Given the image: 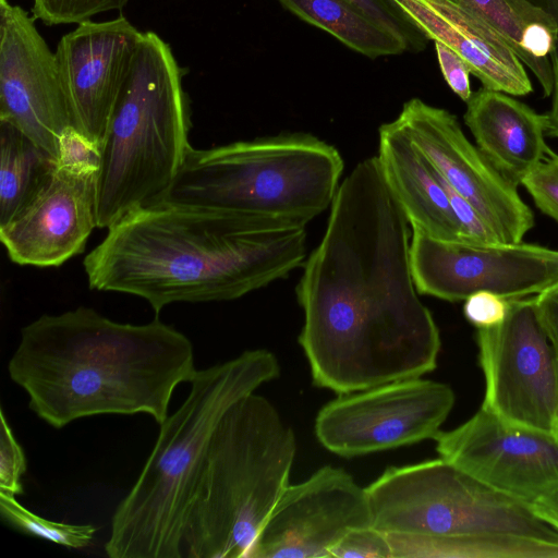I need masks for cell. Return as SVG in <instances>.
Returning a JSON list of instances; mask_svg holds the SVG:
<instances>
[{
    "label": "cell",
    "mask_w": 558,
    "mask_h": 558,
    "mask_svg": "<svg viewBox=\"0 0 558 558\" xmlns=\"http://www.w3.org/2000/svg\"><path fill=\"white\" fill-rule=\"evenodd\" d=\"M409 226L376 156L360 161L296 286L315 386L351 393L436 368L440 335L415 288Z\"/></svg>",
    "instance_id": "1"
},
{
    "label": "cell",
    "mask_w": 558,
    "mask_h": 558,
    "mask_svg": "<svg viewBox=\"0 0 558 558\" xmlns=\"http://www.w3.org/2000/svg\"><path fill=\"white\" fill-rule=\"evenodd\" d=\"M83 260L90 289L136 295L155 313L231 301L287 277L306 256L305 227H270L197 205L160 202L111 225Z\"/></svg>",
    "instance_id": "2"
},
{
    "label": "cell",
    "mask_w": 558,
    "mask_h": 558,
    "mask_svg": "<svg viewBox=\"0 0 558 558\" xmlns=\"http://www.w3.org/2000/svg\"><path fill=\"white\" fill-rule=\"evenodd\" d=\"M191 340L158 317L118 323L80 306L21 329L9 376L53 428L100 414L168 417L174 389L196 373Z\"/></svg>",
    "instance_id": "3"
},
{
    "label": "cell",
    "mask_w": 558,
    "mask_h": 558,
    "mask_svg": "<svg viewBox=\"0 0 558 558\" xmlns=\"http://www.w3.org/2000/svg\"><path fill=\"white\" fill-rule=\"evenodd\" d=\"M279 373L277 357L265 349L196 371L187 397L159 425L142 472L113 512L105 544L109 557L182 558L189 510L219 422Z\"/></svg>",
    "instance_id": "4"
},
{
    "label": "cell",
    "mask_w": 558,
    "mask_h": 558,
    "mask_svg": "<svg viewBox=\"0 0 558 558\" xmlns=\"http://www.w3.org/2000/svg\"><path fill=\"white\" fill-rule=\"evenodd\" d=\"M295 436L272 403L250 393L219 422L196 483L182 558H248L290 485Z\"/></svg>",
    "instance_id": "5"
},
{
    "label": "cell",
    "mask_w": 558,
    "mask_h": 558,
    "mask_svg": "<svg viewBox=\"0 0 558 558\" xmlns=\"http://www.w3.org/2000/svg\"><path fill=\"white\" fill-rule=\"evenodd\" d=\"M343 166L336 147L306 133L191 147L163 202L270 227H305L331 206Z\"/></svg>",
    "instance_id": "6"
},
{
    "label": "cell",
    "mask_w": 558,
    "mask_h": 558,
    "mask_svg": "<svg viewBox=\"0 0 558 558\" xmlns=\"http://www.w3.org/2000/svg\"><path fill=\"white\" fill-rule=\"evenodd\" d=\"M183 69L156 33H143L101 147L98 228L163 202L191 149Z\"/></svg>",
    "instance_id": "7"
},
{
    "label": "cell",
    "mask_w": 558,
    "mask_h": 558,
    "mask_svg": "<svg viewBox=\"0 0 558 558\" xmlns=\"http://www.w3.org/2000/svg\"><path fill=\"white\" fill-rule=\"evenodd\" d=\"M366 489L373 526L386 534L515 537L558 548V525L532 504L442 458L390 466Z\"/></svg>",
    "instance_id": "8"
},
{
    "label": "cell",
    "mask_w": 558,
    "mask_h": 558,
    "mask_svg": "<svg viewBox=\"0 0 558 558\" xmlns=\"http://www.w3.org/2000/svg\"><path fill=\"white\" fill-rule=\"evenodd\" d=\"M485 377L482 407L500 418L553 434L558 353L538 319L534 298L509 299L505 318L477 328Z\"/></svg>",
    "instance_id": "9"
},
{
    "label": "cell",
    "mask_w": 558,
    "mask_h": 558,
    "mask_svg": "<svg viewBox=\"0 0 558 558\" xmlns=\"http://www.w3.org/2000/svg\"><path fill=\"white\" fill-rule=\"evenodd\" d=\"M453 404L446 384L422 377L396 380L339 395L319 410L315 435L340 457L374 453L434 439Z\"/></svg>",
    "instance_id": "10"
},
{
    "label": "cell",
    "mask_w": 558,
    "mask_h": 558,
    "mask_svg": "<svg viewBox=\"0 0 558 558\" xmlns=\"http://www.w3.org/2000/svg\"><path fill=\"white\" fill-rule=\"evenodd\" d=\"M410 263L418 293L450 302L482 291L518 299L558 282V251L522 242L452 243L412 229Z\"/></svg>",
    "instance_id": "11"
},
{
    "label": "cell",
    "mask_w": 558,
    "mask_h": 558,
    "mask_svg": "<svg viewBox=\"0 0 558 558\" xmlns=\"http://www.w3.org/2000/svg\"><path fill=\"white\" fill-rule=\"evenodd\" d=\"M430 166L477 210L501 243H520L534 225L532 210L464 135L456 116L420 98L395 119Z\"/></svg>",
    "instance_id": "12"
},
{
    "label": "cell",
    "mask_w": 558,
    "mask_h": 558,
    "mask_svg": "<svg viewBox=\"0 0 558 558\" xmlns=\"http://www.w3.org/2000/svg\"><path fill=\"white\" fill-rule=\"evenodd\" d=\"M440 458L517 499L534 505L558 489V438L481 409L434 438Z\"/></svg>",
    "instance_id": "13"
},
{
    "label": "cell",
    "mask_w": 558,
    "mask_h": 558,
    "mask_svg": "<svg viewBox=\"0 0 558 558\" xmlns=\"http://www.w3.org/2000/svg\"><path fill=\"white\" fill-rule=\"evenodd\" d=\"M20 5L0 0V121H7L57 161L63 133L74 128L56 54Z\"/></svg>",
    "instance_id": "14"
},
{
    "label": "cell",
    "mask_w": 558,
    "mask_h": 558,
    "mask_svg": "<svg viewBox=\"0 0 558 558\" xmlns=\"http://www.w3.org/2000/svg\"><path fill=\"white\" fill-rule=\"evenodd\" d=\"M368 525L366 487L343 469L325 465L284 489L248 558H330V549L350 529Z\"/></svg>",
    "instance_id": "15"
},
{
    "label": "cell",
    "mask_w": 558,
    "mask_h": 558,
    "mask_svg": "<svg viewBox=\"0 0 558 558\" xmlns=\"http://www.w3.org/2000/svg\"><path fill=\"white\" fill-rule=\"evenodd\" d=\"M54 51L73 126L102 147L143 33L124 16L77 24Z\"/></svg>",
    "instance_id": "16"
},
{
    "label": "cell",
    "mask_w": 558,
    "mask_h": 558,
    "mask_svg": "<svg viewBox=\"0 0 558 558\" xmlns=\"http://www.w3.org/2000/svg\"><path fill=\"white\" fill-rule=\"evenodd\" d=\"M98 169L58 163L37 194L5 225L0 240L21 266L59 267L81 254L97 227Z\"/></svg>",
    "instance_id": "17"
},
{
    "label": "cell",
    "mask_w": 558,
    "mask_h": 558,
    "mask_svg": "<svg viewBox=\"0 0 558 558\" xmlns=\"http://www.w3.org/2000/svg\"><path fill=\"white\" fill-rule=\"evenodd\" d=\"M426 35L457 52L483 87L524 96L533 92L510 45L481 17L451 0H395Z\"/></svg>",
    "instance_id": "18"
},
{
    "label": "cell",
    "mask_w": 558,
    "mask_h": 558,
    "mask_svg": "<svg viewBox=\"0 0 558 558\" xmlns=\"http://www.w3.org/2000/svg\"><path fill=\"white\" fill-rule=\"evenodd\" d=\"M463 119L480 151L514 186L554 155L544 138L546 114L506 93L485 87L472 93Z\"/></svg>",
    "instance_id": "19"
},
{
    "label": "cell",
    "mask_w": 558,
    "mask_h": 558,
    "mask_svg": "<svg viewBox=\"0 0 558 558\" xmlns=\"http://www.w3.org/2000/svg\"><path fill=\"white\" fill-rule=\"evenodd\" d=\"M378 135L376 158L383 178L411 229L439 241L472 244L432 166L398 122L381 124Z\"/></svg>",
    "instance_id": "20"
},
{
    "label": "cell",
    "mask_w": 558,
    "mask_h": 558,
    "mask_svg": "<svg viewBox=\"0 0 558 558\" xmlns=\"http://www.w3.org/2000/svg\"><path fill=\"white\" fill-rule=\"evenodd\" d=\"M493 27L534 74L550 97L554 73L550 52L558 38L553 19L526 0H453Z\"/></svg>",
    "instance_id": "21"
},
{
    "label": "cell",
    "mask_w": 558,
    "mask_h": 558,
    "mask_svg": "<svg viewBox=\"0 0 558 558\" xmlns=\"http://www.w3.org/2000/svg\"><path fill=\"white\" fill-rule=\"evenodd\" d=\"M302 21L324 29L350 49L376 59L408 52L393 35L350 0H276Z\"/></svg>",
    "instance_id": "22"
},
{
    "label": "cell",
    "mask_w": 558,
    "mask_h": 558,
    "mask_svg": "<svg viewBox=\"0 0 558 558\" xmlns=\"http://www.w3.org/2000/svg\"><path fill=\"white\" fill-rule=\"evenodd\" d=\"M58 161L7 121H0V226L41 189Z\"/></svg>",
    "instance_id": "23"
},
{
    "label": "cell",
    "mask_w": 558,
    "mask_h": 558,
    "mask_svg": "<svg viewBox=\"0 0 558 558\" xmlns=\"http://www.w3.org/2000/svg\"><path fill=\"white\" fill-rule=\"evenodd\" d=\"M392 558H558V548L515 537L387 534Z\"/></svg>",
    "instance_id": "24"
},
{
    "label": "cell",
    "mask_w": 558,
    "mask_h": 558,
    "mask_svg": "<svg viewBox=\"0 0 558 558\" xmlns=\"http://www.w3.org/2000/svg\"><path fill=\"white\" fill-rule=\"evenodd\" d=\"M0 513L15 530L72 549L87 547L96 532L92 524H70L41 518L22 506L15 496L1 492Z\"/></svg>",
    "instance_id": "25"
},
{
    "label": "cell",
    "mask_w": 558,
    "mask_h": 558,
    "mask_svg": "<svg viewBox=\"0 0 558 558\" xmlns=\"http://www.w3.org/2000/svg\"><path fill=\"white\" fill-rule=\"evenodd\" d=\"M369 20L397 37L408 52H421L428 38L395 0H350Z\"/></svg>",
    "instance_id": "26"
},
{
    "label": "cell",
    "mask_w": 558,
    "mask_h": 558,
    "mask_svg": "<svg viewBox=\"0 0 558 558\" xmlns=\"http://www.w3.org/2000/svg\"><path fill=\"white\" fill-rule=\"evenodd\" d=\"M129 0H33L32 13L46 25L80 24L92 16L122 9Z\"/></svg>",
    "instance_id": "27"
},
{
    "label": "cell",
    "mask_w": 558,
    "mask_h": 558,
    "mask_svg": "<svg viewBox=\"0 0 558 558\" xmlns=\"http://www.w3.org/2000/svg\"><path fill=\"white\" fill-rule=\"evenodd\" d=\"M392 558L386 533L373 525L350 529L330 549V558Z\"/></svg>",
    "instance_id": "28"
},
{
    "label": "cell",
    "mask_w": 558,
    "mask_h": 558,
    "mask_svg": "<svg viewBox=\"0 0 558 558\" xmlns=\"http://www.w3.org/2000/svg\"><path fill=\"white\" fill-rule=\"evenodd\" d=\"M0 422V492L13 496L21 495L23 493L22 476L27 469L26 457L2 409Z\"/></svg>",
    "instance_id": "29"
},
{
    "label": "cell",
    "mask_w": 558,
    "mask_h": 558,
    "mask_svg": "<svg viewBox=\"0 0 558 558\" xmlns=\"http://www.w3.org/2000/svg\"><path fill=\"white\" fill-rule=\"evenodd\" d=\"M536 206L558 221V155L546 158L521 181Z\"/></svg>",
    "instance_id": "30"
},
{
    "label": "cell",
    "mask_w": 558,
    "mask_h": 558,
    "mask_svg": "<svg viewBox=\"0 0 558 558\" xmlns=\"http://www.w3.org/2000/svg\"><path fill=\"white\" fill-rule=\"evenodd\" d=\"M433 170L446 191L456 218L469 241L472 244L481 245L501 243L470 202L461 196L434 168Z\"/></svg>",
    "instance_id": "31"
},
{
    "label": "cell",
    "mask_w": 558,
    "mask_h": 558,
    "mask_svg": "<svg viewBox=\"0 0 558 558\" xmlns=\"http://www.w3.org/2000/svg\"><path fill=\"white\" fill-rule=\"evenodd\" d=\"M100 160V148L74 128H70L63 133L59 144L58 163L99 170Z\"/></svg>",
    "instance_id": "32"
},
{
    "label": "cell",
    "mask_w": 558,
    "mask_h": 558,
    "mask_svg": "<svg viewBox=\"0 0 558 558\" xmlns=\"http://www.w3.org/2000/svg\"><path fill=\"white\" fill-rule=\"evenodd\" d=\"M463 313L477 328L499 324L508 311V299L490 292H477L464 300Z\"/></svg>",
    "instance_id": "33"
},
{
    "label": "cell",
    "mask_w": 558,
    "mask_h": 558,
    "mask_svg": "<svg viewBox=\"0 0 558 558\" xmlns=\"http://www.w3.org/2000/svg\"><path fill=\"white\" fill-rule=\"evenodd\" d=\"M438 64L442 76L451 88L463 101H468L472 96L470 84V66L452 49L440 41H434Z\"/></svg>",
    "instance_id": "34"
},
{
    "label": "cell",
    "mask_w": 558,
    "mask_h": 558,
    "mask_svg": "<svg viewBox=\"0 0 558 558\" xmlns=\"http://www.w3.org/2000/svg\"><path fill=\"white\" fill-rule=\"evenodd\" d=\"M534 302L542 327L558 353V282L537 293Z\"/></svg>",
    "instance_id": "35"
},
{
    "label": "cell",
    "mask_w": 558,
    "mask_h": 558,
    "mask_svg": "<svg viewBox=\"0 0 558 558\" xmlns=\"http://www.w3.org/2000/svg\"><path fill=\"white\" fill-rule=\"evenodd\" d=\"M550 62L554 73V87L551 92V106L546 113L547 134L558 137V38L550 52Z\"/></svg>",
    "instance_id": "36"
},
{
    "label": "cell",
    "mask_w": 558,
    "mask_h": 558,
    "mask_svg": "<svg viewBox=\"0 0 558 558\" xmlns=\"http://www.w3.org/2000/svg\"><path fill=\"white\" fill-rule=\"evenodd\" d=\"M543 515L558 525V489L544 496L533 505Z\"/></svg>",
    "instance_id": "37"
},
{
    "label": "cell",
    "mask_w": 558,
    "mask_h": 558,
    "mask_svg": "<svg viewBox=\"0 0 558 558\" xmlns=\"http://www.w3.org/2000/svg\"><path fill=\"white\" fill-rule=\"evenodd\" d=\"M548 14L558 29V0H526Z\"/></svg>",
    "instance_id": "38"
},
{
    "label": "cell",
    "mask_w": 558,
    "mask_h": 558,
    "mask_svg": "<svg viewBox=\"0 0 558 558\" xmlns=\"http://www.w3.org/2000/svg\"><path fill=\"white\" fill-rule=\"evenodd\" d=\"M553 434L558 438V395H557V408H556Z\"/></svg>",
    "instance_id": "39"
},
{
    "label": "cell",
    "mask_w": 558,
    "mask_h": 558,
    "mask_svg": "<svg viewBox=\"0 0 558 558\" xmlns=\"http://www.w3.org/2000/svg\"><path fill=\"white\" fill-rule=\"evenodd\" d=\"M451 1H453V0H451Z\"/></svg>",
    "instance_id": "40"
}]
</instances>
